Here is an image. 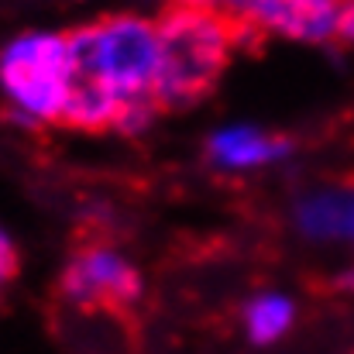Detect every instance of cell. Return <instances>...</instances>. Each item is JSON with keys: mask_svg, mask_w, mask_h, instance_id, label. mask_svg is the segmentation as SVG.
Here are the masks:
<instances>
[{"mask_svg": "<svg viewBox=\"0 0 354 354\" xmlns=\"http://www.w3.org/2000/svg\"><path fill=\"white\" fill-rule=\"evenodd\" d=\"M289 151V141L272 138L258 127H227L210 138V158L227 165V169H251V165H268Z\"/></svg>", "mask_w": 354, "mask_h": 354, "instance_id": "7", "label": "cell"}, {"mask_svg": "<svg viewBox=\"0 0 354 354\" xmlns=\"http://www.w3.org/2000/svg\"><path fill=\"white\" fill-rule=\"evenodd\" d=\"M334 38H337V41H344V45H354V0H348V3H341V7H337Z\"/></svg>", "mask_w": 354, "mask_h": 354, "instance_id": "10", "label": "cell"}, {"mask_svg": "<svg viewBox=\"0 0 354 354\" xmlns=\"http://www.w3.org/2000/svg\"><path fill=\"white\" fill-rule=\"evenodd\" d=\"M59 289L66 292V299L73 306H80L86 313L120 317L124 310H131L138 303L141 275L124 254L107 248L104 241H86L69 254Z\"/></svg>", "mask_w": 354, "mask_h": 354, "instance_id": "4", "label": "cell"}, {"mask_svg": "<svg viewBox=\"0 0 354 354\" xmlns=\"http://www.w3.org/2000/svg\"><path fill=\"white\" fill-rule=\"evenodd\" d=\"M66 104L62 124L80 131H107L118 124L120 97L111 80V69L100 52V31L97 24L73 28L66 35Z\"/></svg>", "mask_w": 354, "mask_h": 354, "instance_id": "3", "label": "cell"}, {"mask_svg": "<svg viewBox=\"0 0 354 354\" xmlns=\"http://www.w3.org/2000/svg\"><path fill=\"white\" fill-rule=\"evenodd\" d=\"M66 35H24L0 55L3 93L38 120H59L66 104Z\"/></svg>", "mask_w": 354, "mask_h": 354, "instance_id": "2", "label": "cell"}, {"mask_svg": "<svg viewBox=\"0 0 354 354\" xmlns=\"http://www.w3.org/2000/svg\"><path fill=\"white\" fill-rule=\"evenodd\" d=\"M158 73H155V97L158 107L176 111L203 100L217 80L224 76L234 48V28L224 14L203 7L172 3L158 24Z\"/></svg>", "mask_w": 354, "mask_h": 354, "instance_id": "1", "label": "cell"}, {"mask_svg": "<svg viewBox=\"0 0 354 354\" xmlns=\"http://www.w3.org/2000/svg\"><path fill=\"white\" fill-rule=\"evenodd\" d=\"M241 21L254 24L265 35L320 45L334 38L337 3L334 0H244Z\"/></svg>", "mask_w": 354, "mask_h": 354, "instance_id": "6", "label": "cell"}, {"mask_svg": "<svg viewBox=\"0 0 354 354\" xmlns=\"http://www.w3.org/2000/svg\"><path fill=\"white\" fill-rule=\"evenodd\" d=\"M299 227L320 241H354V186L327 189L299 203Z\"/></svg>", "mask_w": 354, "mask_h": 354, "instance_id": "8", "label": "cell"}, {"mask_svg": "<svg viewBox=\"0 0 354 354\" xmlns=\"http://www.w3.org/2000/svg\"><path fill=\"white\" fill-rule=\"evenodd\" d=\"M176 3H183V7H203V10H221L224 0H176Z\"/></svg>", "mask_w": 354, "mask_h": 354, "instance_id": "12", "label": "cell"}, {"mask_svg": "<svg viewBox=\"0 0 354 354\" xmlns=\"http://www.w3.org/2000/svg\"><path fill=\"white\" fill-rule=\"evenodd\" d=\"M292 317H296L292 299H286L279 292H265V296L251 299V306L244 310V327L254 344H272L292 327Z\"/></svg>", "mask_w": 354, "mask_h": 354, "instance_id": "9", "label": "cell"}, {"mask_svg": "<svg viewBox=\"0 0 354 354\" xmlns=\"http://www.w3.org/2000/svg\"><path fill=\"white\" fill-rule=\"evenodd\" d=\"M14 272H17V251H14V244L7 241V234L0 231V282H7Z\"/></svg>", "mask_w": 354, "mask_h": 354, "instance_id": "11", "label": "cell"}, {"mask_svg": "<svg viewBox=\"0 0 354 354\" xmlns=\"http://www.w3.org/2000/svg\"><path fill=\"white\" fill-rule=\"evenodd\" d=\"M100 52L118 86L120 107L134 100H155V73H158V38L155 24L134 14H111L97 24Z\"/></svg>", "mask_w": 354, "mask_h": 354, "instance_id": "5", "label": "cell"}, {"mask_svg": "<svg viewBox=\"0 0 354 354\" xmlns=\"http://www.w3.org/2000/svg\"><path fill=\"white\" fill-rule=\"evenodd\" d=\"M337 286H341V289H348V292H354V268L351 272H344V275L337 279Z\"/></svg>", "mask_w": 354, "mask_h": 354, "instance_id": "13", "label": "cell"}]
</instances>
